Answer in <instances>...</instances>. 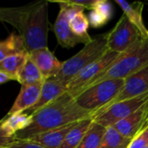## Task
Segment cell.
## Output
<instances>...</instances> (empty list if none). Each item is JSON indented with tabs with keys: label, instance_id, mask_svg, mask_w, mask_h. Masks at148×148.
<instances>
[{
	"label": "cell",
	"instance_id": "cell-1",
	"mask_svg": "<svg viewBox=\"0 0 148 148\" xmlns=\"http://www.w3.org/2000/svg\"><path fill=\"white\" fill-rule=\"evenodd\" d=\"M0 19L18 31L29 52L48 47V1L34 2L18 7L1 8Z\"/></svg>",
	"mask_w": 148,
	"mask_h": 148
},
{
	"label": "cell",
	"instance_id": "cell-2",
	"mask_svg": "<svg viewBox=\"0 0 148 148\" xmlns=\"http://www.w3.org/2000/svg\"><path fill=\"white\" fill-rule=\"evenodd\" d=\"M95 113L78 105L67 91L32 115V122L25 129L14 135L15 140H28L36 134L69 124L93 119Z\"/></svg>",
	"mask_w": 148,
	"mask_h": 148
},
{
	"label": "cell",
	"instance_id": "cell-3",
	"mask_svg": "<svg viewBox=\"0 0 148 148\" xmlns=\"http://www.w3.org/2000/svg\"><path fill=\"white\" fill-rule=\"evenodd\" d=\"M108 50V34H102L94 38L75 56L62 62L61 71L54 77L64 86L74 80L83 69L101 58Z\"/></svg>",
	"mask_w": 148,
	"mask_h": 148
},
{
	"label": "cell",
	"instance_id": "cell-4",
	"mask_svg": "<svg viewBox=\"0 0 148 148\" xmlns=\"http://www.w3.org/2000/svg\"><path fill=\"white\" fill-rule=\"evenodd\" d=\"M147 66L148 39L147 37L141 36L133 47L126 52L121 54L108 71L94 82L90 86L107 80H125Z\"/></svg>",
	"mask_w": 148,
	"mask_h": 148
},
{
	"label": "cell",
	"instance_id": "cell-5",
	"mask_svg": "<svg viewBox=\"0 0 148 148\" xmlns=\"http://www.w3.org/2000/svg\"><path fill=\"white\" fill-rule=\"evenodd\" d=\"M124 84L123 79L107 80L88 87L75 99L82 108L95 114L116 97Z\"/></svg>",
	"mask_w": 148,
	"mask_h": 148
},
{
	"label": "cell",
	"instance_id": "cell-6",
	"mask_svg": "<svg viewBox=\"0 0 148 148\" xmlns=\"http://www.w3.org/2000/svg\"><path fill=\"white\" fill-rule=\"evenodd\" d=\"M120 56V53L108 49L101 58L83 69L79 75H76L74 80L69 83L67 86L68 91L73 95L74 98H76L94 82L105 74Z\"/></svg>",
	"mask_w": 148,
	"mask_h": 148
},
{
	"label": "cell",
	"instance_id": "cell-7",
	"mask_svg": "<svg viewBox=\"0 0 148 148\" xmlns=\"http://www.w3.org/2000/svg\"><path fill=\"white\" fill-rule=\"evenodd\" d=\"M147 101L148 92H147L135 98L120 101L107 108L97 111L94 115L93 121L105 127H114L121 121L134 114Z\"/></svg>",
	"mask_w": 148,
	"mask_h": 148
},
{
	"label": "cell",
	"instance_id": "cell-8",
	"mask_svg": "<svg viewBox=\"0 0 148 148\" xmlns=\"http://www.w3.org/2000/svg\"><path fill=\"white\" fill-rule=\"evenodd\" d=\"M107 34L108 49L120 54L126 52L143 36L124 13L113 29Z\"/></svg>",
	"mask_w": 148,
	"mask_h": 148
},
{
	"label": "cell",
	"instance_id": "cell-9",
	"mask_svg": "<svg viewBox=\"0 0 148 148\" xmlns=\"http://www.w3.org/2000/svg\"><path fill=\"white\" fill-rule=\"evenodd\" d=\"M52 3H57L60 6L58 16L53 24L52 29L56 35L59 45L65 49H70L79 43L84 45L92 42V39L79 36L75 35L69 26V16L72 10V7L67 4L64 1H51Z\"/></svg>",
	"mask_w": 148,
	"mask_h": 148
},
{
	"label": "cell",
	"instance_id": "cell-10",
	"mask_svg": "<svg viewBox=\"0 0 148 148\" xmlns=\"http://www.w3.org/2000/svg\"><path fill=\"white\" fill-rule=\"evenodd\" d=\"M147 92H148V66L140 71L135 73L134 75L129 76L128 78L125 79V84L119 94L116 95V97L99 110L107 108L109 106L120 101L135 98Z\"/></svg>",
	"mask_w": 148,
	"mask_h": 148
},
{
	"label": "cell",
	"instance_id": "cell-11",
	"mask_svg": "<svg viewBox=\"0 0 148 148\" xmlns=\"http://www.w3.org/2000/svg\"><path fill=\"white\" fill-rule=\"evenodd\" d=\"M122 135L134 140L148 129V101L134 114L114 126Z\"/></svg>",
	"mask_w": 148,
	"mask_h": 148
},
{
	"label": "cell",
	"instance_id": "cell-12",
	"mask_svg": "<svg viewBox=\"0 0 148 148\" xmlns=\"http://www.w3.org/2000/svg\"><path fill=\"white\" fill-rule=\"evenodd\" d=\"M29 55L44 80L54 78L61 71L62 62H60L48 47L32 50Z\"/></svg>",
	"mask_w": 148,
	"mask_h": 148
},
{
	"label": "cell",
	"instance_id": "cell-13",
	"mask_svg": "<svg viewBox=\"0 0 148 148\" xmlns=\"http://www.w3.org/2000/svg\"><path fill=\"white\" fill-rule=\"evenodd\" d=\"M43 83L34 85H21L20 92L15 100L11 108L6 115H13L23 113L33 107L38 101Z\"/></svg>",
	"mask_w": 148,
	"mask_h": 148
},
{
	"label": "cell",
	"instance_id": "cell-14",
	"mask_svg": "<svg viewBox=\"0 0 148 148\" xmlns=\"http://www.w3.org/2000/svg\"><path fill=\"white\" fill-rule=\"evenodd\" d=\"M67 91H68L67 87L62 85L56 79L50 78L45 80L42 84L41 95L38 101L33 107H31L29 109L26 110L23 113L28 114L29 115H33L35 113L44 108L46 105H48L49 103H50L51 101H53L54 100H56V98H58Z\"/></svg>",
	"mask_w": 148,
	"mask_h": 148
},
{
	"label": "cell",
	"instance_id": "cell-15",
	"mask_svg": "<svg viewBox=\"0 0 148 148\" xmlns=\"http://www.w3.org/2000/svg\"><path fill=\"white\" fill-rule=\"evenodd\" d=\"M79 122H75V123L69 124V125H66V126H63V127H58V128H56L48 132L36 134L28 139V140L36 142L45 148H59L62 144V142L64 141L66 136L69 134V133Z\"/></svg>",
	"mask_w": 148,
	"mask_h": 148
},
{
	"label": "cell",
	"instance_id": "cell-16",
	"mask_svg": "<svg viewBox=\"0 0 148 148\" xmlns=\"http://www.w3.org/2000/svg\"><path fill=\"white\" fill-rule=\"evenodd\" d=\"M115 3L120 5L123 10V13L127 16L128 20L140 30L141 35L145 37H147L148 29L144 24L142 17L144 3L141 2H134L131 3L122 0H115Z\"/></svg>",
	"mask_w": 148,
	"mask_h": 148
},
{
	"label": "cell",
	"instance_id": "cell-17",
	"mask_svg": "<svg viewBox=\"0 0 148 148\" xmlns=\"http://www.w3.org/2000/svg\"><path fill=\"white\" fill-rule=\"evenodd\" d=\"M29 56V52H24L6 57L0 61V71L10 75L13 80L18 81L19 75Z\"/></svg>",
	"mask_w": 148,
	"mask_h": 148
},
{
	"label": "cell",
	"instance_id": "cell-18",
	"mask_svg": "<svg viewBox=\"0 0 148 148\" xmlns=\"http://www.w3.org/2000/svg\"><path fill=\"white\" fill-rule=\"evenodd\" d=\"M29 52L26 49L23 39L20 35L11 33L5 40L0 42V61L8 56Z\"/></svg>",
	"mask_w": 148,
	"mask_h": 148
},
{
	"label": "cell",
	"instance_id": "cell-19",
	"mask_svg": "<svg viewBox=\"0 0 148 148\" xmlns=\"http://www.w3.org/2000/svg\"><path fill=\"white\" fill-rule=\"evenodd\" d=\"M71 7H72V10L69 16V26L72 31L79 36L85 37L88 39H92L88 33L89 22L88 17L84 14V10L79 7H75V6H71Z\"/></svg>",
	"mask_w": 148,
	"mask_h": 148
},
{
	"label": "cell",
	"instance_id": "cell-20",
	"mask_svg": "<svg viewBox=\"0 0 148 148\" xmlns=\"http://www.w3.org/2000/svg\"><path fill=\"white\" fill-rule=\"evenodd\" d=\"M93 122V119L80 121L66 136L64 141L59 148H77L85 134L89 130Z\"/></svg>",
	"mask_w": 148,
	"mask_h": 148
},
{
	"label": "cell",
	"instance_id": "cell-21",
	"mask_svg": "<svg viewBox=\"0 0 148 148\" xmlns=\"http://www.w3.org/2000/svg\"><path fill=\"white\" fill-rule=\"evenodd\" d=\"M44 81L45 80L43 79L42 74L40 73L39 69L33 62V61L30 59L29 55L26 62L19 75L17 82L21 85H34L43 83Z\"/></svg>",
	"mask_w": 148,
	"mask_h": 148
},
{
	"label": "cell",
	"instance_id": "cell-22",
	"mask_svg": "<svg viewBox=\"0 0 148 148\" xmlns=\"http://www.w3.org/2000/svg\"><path fill=\"white\" fill-rule=\"evenodd\" d=\"M107 127L92 122V125L77 148H100Z\"/></svg>",
	"mask_w": 148,
	"mask_h": 148
},
{
	"label": "cell",
	"instance_id": "cell-23",
	"mask_svg": "<svg viewBox=\"0 0 148 148\" xmlns=\"http://www.w3.org/2000/svg\"><path fill=\"white\" fill-rule=\"evenodd\" d=\"M133 140L122 135L115 127H107L100 148H128Z\"/></svg>",
	"mask_w": 148,
	"mask_h": 148
},
{
	"label": "cell",
	"instance_id": "cell-24",
	"mask_svg": "<svg viewBox=\"0 0 148 148\" xmlns=\"http://www.w3.org/2000/svg\"><path fill=\"white\" fill-rule=\"evenodd\" d=\"M93 10L99 12L108 22L112 17L113 6L108 0H95Z\"/></svg>",
	"mask_w": 148,
	"mask_h": 148
},
{
	"label": "cell",
	"instance_id": "cell-25",
	"mask_svg": "<svg viewBox=\"0 0 148 148\" xmlns=\"http://www.w3.org/2000/svg\"><path fill=\"white\" fill-rule=\"evenodd\" d=\"M88 19L89 24L93 28H101L108 23V21L99 12H97L95 10H90L88 16Z\"/></svg>",
	"mask_w": 148,
	"mask_h": 148
},
{
	"label": "cell",
	"instance_id": "cell-26",
	"mask_svg": "<svg viewBox=\"0 0 148 148\" xmlns=\"http://www.w3.org/2000/svg\"><path fill=\"white\" fill-rule=\"evenodd\" d=\"M4 148H45L42 145L28 140H15L12 143Z\"/></svg>",
	"mask_w": 148,
	"mask_h": 148
},
{
	"label": "cell",
	"instance_id": "cell-27",
	"mask_svg": "<svg viewBox=\"0 0 148 148\" xmlns=\"http://www.w3.org/2000/svg\"><path fill=\"white\" fill-rule=\"evenodd\" d=\"M148 147V129L134 138L128 148H147Z\"/></svg>",
	"mask_w": 148,
	"mask_h": 148
},
{
	"label": "cell",
	"instance_id": "cell-28",
	"mask_svg": "<svg viewBox=\"0 0 148 148\" xmlns=\"http://www.w3.org/2000/svg\"><path fill=\"white\" fill-rule=\"evenodd\" d=\"M66 3H68L70 6L79 7L81 9H87V10H93L94 4L95 3V0H88V1H77V0H68L65 1Z\"/></svg>",
	"mask_w": 148,
	"mask_h": 148
},
{
	"label": "cell",
	"instance_id": "cell-29",
	"mask_svg": "<svg viewBox=\"0 0 148 148\" xmlns=\"http://www.w3.org/2000/svg\"><path fill=\"white\" fill-rule=\"evenodd\" d=\"M9 81H14V80L8 74L4 73L3 71H0V83L1 84H4V83H6Z\"/></svg>",
	"mask_w": 148,
	"mask_h": 148
},
{
	"label": "cell",
	"instance_id": "cell-30",
	"mask_svg": "<svg viewBox=\"0 0 148 148\" xmlns=\"http://www.w3.org/2000/svg\"><path fill=\"white\" fill-rule=\"evenodd\" d=\"M147 39H148V33H147Z\"/></svg>",
	"mask_w": 148,
	"mask_h": 148
},
{
	"label": "cell",
	"instance_id": "cell-31",
	"mask_svg": "<svg viewBox=\"0 0 148 148\" xmlns=\"http://www.w3.org/2000/svg\"><path fill=\"white\" fill-rule=\"evenodd\" d=\"M147 148H148V147H147Z\"/></svg>",
	"mask_w": 148,
	"mask_h": 148
}]
</instances>
